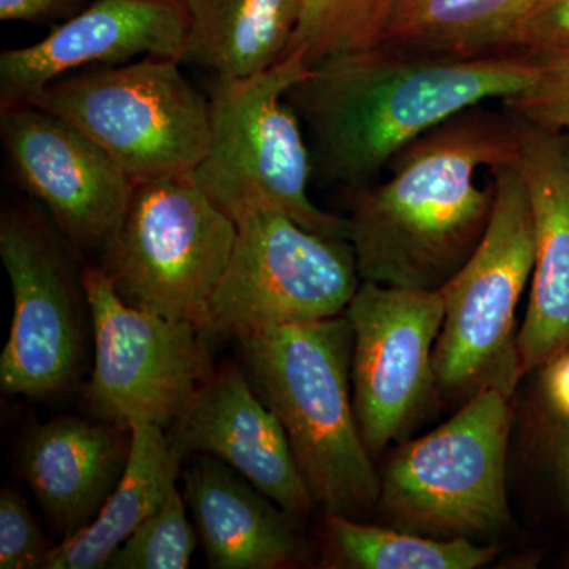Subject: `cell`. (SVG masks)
Here are the masks:
<instances>
[{
    "instance_id": "obj_1",
    "label": "cell",
    "mask_w": 569,
    "mask_h": 569,
    "mask_svg": "<svg viewBox=\"0 0 569 569\" xmlns=\"http://www.w3.org/2000/svg\"><path fill=\"white\" fill-rule=\"evenodd\" d=\"M485 104L406 146L387 181L350 192L347 239L361 282L438 291L470 260L496 203L492 176L478 186L479 170L518 160L507 112Z\"/></svg>"
},
{
    "instance_id": "obj_2",
    "label": "cell",
    "mask_w": 569,
    "mask_h": 569,
    "mask_svg": "<svg viewBox=\"0 0 569 569\" xmlns=\"http://www.w3.org/2000/svg\"><path fill=\"white\" fill-rule=\"evenodd\" d=\"M535 74L533 58L518 52L458 59L370 48L310 67L287 100L305 123L313 176L350 193L438 123L519 96Z\"/></svg>"
},
{
    "instance_id": "obj_3",
    "label": "cell",
    "mask_w": 569,
    "mask_h": 569,
    "mask_svg": "<svg viewBox=\"0 0 569 569\" xmlns=\"http://www.w3.org/2000/svg\"><path fill=\"white\" fill-rule=\"evenodd\" d=\"M250 385L279 419L313 500L359 519L380 501L381 477L356 418L353 329L346 313L234 339Z\"/></svg>"
},
{
    "instance_id": "obj_4",
    "label": "cell",
    "mask_w": 569,
    "mask_h": 569,
    "mask_svg": "<svg viewBox=\"0 0 569 569\" xmlns=\"http://www.w3.org/2000/svg\"><path fill=\"white\" fill-rule=\"evenodd\" d=\"M309 69L305 56L291 51L263 73L213 80L211 138L190 176L234 222L254 209H274L313 233L347 239L346 217L310 200L312 157L301 119L287 100Z\"/></svg>"
},
{
    "instance_id": "obj_5",
    "label": "cell",
    "mask_w": 569,
    "mask_h": 569,
    "mask_svg": "<svg viewBox=\"0 0 569 569\" xmlns=\"http://www.w3.org/2000/svg\"><path fill=\"white\" fill-rule=\"evenodd\" d=\"M492 217L481 242L443 288L445 320L433 353L436 383L448 391L497 388L512 397L520 377L516 312L533 276L537 239L518 164L490 170Z\"/></svg>"
},
{
    "instance_id": "obj_6",
    "label": "cell",
    "mask_w": 569,
    "mask_h": 569,
    "mask_svg": "<svg viewBox=\"0 0 569 569\" xmlns=\"http://www.w3.org/2000/svg\"><path fill=\"white\" fill-rule=\"evenodd\" d=\"M181 66L159 56L97 66L50 82L28 103L73 123L133 183L192 173L208 151L211 118Z\"/></svg>"
},
{
    "instance_id": "obj_7",
    "label": "cell",
    "mask_w": 569,
    "mask_h": 569,
    "mask_svg": "<svg viewBox=\"0 0 569 569\" xmlns=\"http://www.w3.org/2000/svg\"><path fill=\"white\" fill-rule=\"evenodd\" d=\"M511 397L482 388L458 413L389 459L378 507L430 537L497 533L511 523L507 456Z\"/></svg>"
},
{
    "instance_id": "obj_8",
    "label": "cell",
    "mask_w": 569,
    "mask_h": 569,
    "mask_svg": "<svg viewBox=\"0 0 569 569\" xmlns=\"http://www.w3.org/2000/svg\"><path fill=\"white\" fill-rule=\"evenodd\" d=\"M238 236L190 173L134 183L103 271L116 293L142 312L201 329Z\"/></svg>"
},
{
    "instance_id": "obj_9",
    "label": "cell",
    "mask_w": 569,
    "mask_h": 569,
    "mask_svg": "<svg viewBox=\"0 0 569 569\" xmlns=\"http://www.w3.org/2000/svg\"><path fill=\"white\" fill-rule=\"evenodd\" d=\"M236 227L233 252L201 325L208 339L346 313L361 284L348 239L313 233L274 209L247 212Z\"/></svg>"
},
{
    "instance_id": "obj_10",
    "label": "cell",
    "mask_w": 569,
    "mask_h": 569,
    "mask_svg": "<svg viewBox=\"0 0 569 569\" xmlns=\"http://www.w3.org/2000/svg\"><path fill=\"white\" fill-rule=\"evenodd\" d=\"M81 283L96 339L89 410L127 430L138 419L173 427L212 373L208 337L123 302L102 266L86 269Z\"/></svg>"
},
{
    "instance_id": "obj_11",
    "label": "cell",
    "mask_w": 569,
    "mask_h": 569,
    "mask_svg": "<svg viewBox=\"0 0 569 569\" xmlns=\"http://www.w3.org/2000/svg\"><path fill=\"white\" fill-rule=\"evenodd\" d=\"M0 258L13 290L9 340L0 356V387L40 399L73 383L81 359L80 291L51 224L26 206L0 219Z\"/></svg>"
},
{
    "instance_id": "obj_12",
    "label": "cell",
    "mask_w": 569,
    "mask_h": 569,
    "mask_svg": "<svg viewBox=\"0 0 569 569\" xmlns=\"http://www.w3.org/2000/svg\"><path fill=\"white\" fill-rule=\"evenodd\" d=\"M353 329L351 383L359 430L376 459L436 385L433 353L445 320L441 291L361 282L346 310Z\"/></svg>"
},
{
    "instance_id": "obj_13",
    "label": "cell",
    "mask_w": 569,
    "mask_h": 569,
    "mask_svg": "<svg viewBox=\"0 0 569 569\" xmlns=\"http://www.w3.org/2000/svg\"><path fill=\"white\" fill-rule=\"evenodd\" d=\"M0 134L18 183L66 238L82 249H104L134 189L110 153L73 123L29 103L0 110Z\"/></svg>"
},
{
    "instance_id": "obj_14",
    "label": "cell",
    "mask_w": 569,
    "mask_h": 569,
    "mask_svg": "<svg viewBox=\"0 0 569 569\" xmlns=\"http://www.w3.org/2000/svg\"><path fill=\"white\" fill-rule=\"evenodd\" d=\"M189 31L182 0H96L43 40L0 54V110L20 107L70 71L137 56L179 61Z\"/></svg>"
},
{
    "instance_id": "obj_15",
    "label": "cell",
    "mask_w": 569,
    "mask_h": 569,
    "mask_svg": "<svg viewBox=\"0 0 569 569\" xmlns=\"http://www.w3.org/2000/svg\"><path fill=\"white\" fill-rule=\"evenodd\" d=\"M533 213L537 257L519 329L523 373L569 348V133L505 111Z\"/></svg>"
},
{
    "instance_id": "obj_16",
    "label": "cell",
    "mask_w": 569,
    "mask_h": 569,
    "mask_svg": "<svg viewBox=\"0 0 569 569\" xmlns=\"http://www.w3.org/2000/svg\"><path fill=\"white\" fill-rule=\"evenodd\" d=\"M170 438L182 455L222 460L284 512L306 516L317 505L283 427L239 362L209 376Z\"/></svg>"
},
{
    "instance_id": "obj_17",
    "label": "cell",
    "mask_w": 569,
    "mask_h": 569,
    "mask_svg": "<svg viewBox=\"0 0 569 569\" xmlns=\"http://www.w3.org/2000/svg\"><path fill=\"white\" fill-rule=\"evenodd\" d=\"M111 422L52 419L22 445L20 473L62 539L88 527L118 486L132 436Z\"/></svg>"
},
{
    "instance_id": "obj_18",
    "label": "cell",
    "mask_w": 569,
    "mask_h": 569,
    "mask_svg": "<svg viewBox=\"0 0 569 569\" xmlns=\"http://www.w3.org/2000/svg\"><path fill=\"white\" fill-rule=\"evenodd\" d=\"M183 498L213 569H276L298 552L284 509L222 460L203 456L183 471Z\"/></svg>"
},
{
    "instance_id": "obj_19",
    "label": "cell",
    "mask_w": 569,
    "mask_h": 569,
    "mask_svg": "<svg viewBox=\"0 0 569 569\" xmlns=\"http://www.w3.org/2000/svg\"><path fill=\"white\" fill-rule=\"evenodd\" d=\"M130 452L118 486L88 527L51 549L41 569H100L162 507L181 473L182 452L152 422L129 427Z\"/></svg>"
},
{
    "instance_id": "obj_20",
    "label": "cell",
    "mask_w": 569,
    "mask_h": 569,
    "mask_svg": "<svg viewBox=\"0 0 569 569\" xmlns=\"http://www.w3.org/2000/svg\"><path fill=\"white\" fill-rule=\"evenodd\" d=\"M189 31L179 62L213 80H241L271 69L293 40L302 0H182Z\"/></svg>"
},
{
    "instance_id": "obj_21",
    "label": "cell",
    "mask_w": 569,
    "mask_h": 569,
    "mask_svg": "<svg viewBox=\"0 0 569 569\" xmlns=\"http://www.w3.org/2000/svg\"><path fill=\"white\" fill-rule=\"evenodd\" d=\"M537 0H387L373 48L425 58L508 52Z\"/></svg>"
},
{
    "instance_id": "obj_22",
    "label": "cell",
    "mask_w": 569,
    "mask_h": 569,
    "mask_svg": "<svg viewBox=\"0 0 569 569\" xmlns=\"http://www.w3.org/2000/svg\"><path fill=\"white\" fill-rule=\"evenodd\" d=\"M326 526L343 561L359 569H477L501 550L467 537L429 538L340 515H328Z\"/></svg>"
},
{
    "instance_id": "obj_23",
    "label": "cell",
    "mask_w": 569,
    "mask_h": 569,
    "mask_svg": "<svg viewBox=\"0 0 569 569\" xmlns=\"http://www.w3.org/2000/svg\"><path fill=\"white\" fill-rule=\"evenodd\" d=\"M387 0H302L301 18L287 52L310 67L376 44Z\"/></svg>"
},
{
    "instance_id": "obj_24",
    "label": "cell",
    "mask_w": 569,
    "mask_h": 569,
    "mask_svg": "<svg viewBox=\"0 0 569 569\" xmlns=\"http://www.w3.org/2000/svg\"><path fill=\"white\" fill-rule=\"evenodd\" d=\"M186 498L174 486L162 507L144 520L108 560L111 569H186L197 549V529Z\"/></svg>"
},
{
    "instance_id": "obj_25",
    "label": "cell",
    "mask_w": 569,
    "mask_h": 569,
    "mask_svg": "<svg viewBox=\"0 0 569 569\" xmlns=\"http://www.w3.org/2000/svg\"><path fill=\"white\" fill-rule=\"evenodd\" d=\"M531 58L537 63L533 82L503 100V110L569 133V47Z\"/></svg>"
},
{
    "instance_id": "obj_26",
    "label": "cell",
    "mask_w": 569,
    "mask_h": 569,
    "mask_svg": "<svg viewBox=\"0 0 569 569\" xmlns=\"http://www.w3.org/2000/svg\"><path fill=\"white\" fill-rule=\"evenodd\" d=\"M54 546L44 539L24 497L14 489L0 493V569L41 568Z\"/></svg>"
},
{
    "instance_id": "obj_27",
    "label": "cell",
    "mask_w": 569,
    "mask_h": 569,
    "mask_svg": "<svg viewBox=\"0 0 569 569\" xmlns=\"http://www.w3.org/2000/svg\"><path fill=\"white\" fill-rule=\"evenodd\" d=\"M569 47V0H537L508 43V52L537 56Z\"/></svg>"
},
{
    "instance_id": "obj_28",
    "label": "cell",
    "mask_w": 569,
    "mask_h": 569,
    "mask_svg": "<svg viewBox=\"0 0 569 569\" xmlns=\"http://www.w3.org/2000/svg\"><path fill=\"white\" fill-rule=\"evenodd\" d=\"M84 7L86 0H0V21L63 22Z\"/></svg>"
},
{
    "instance_id": "obj_29",
    "label": "cell",
    "mask_w": 569,
    "mask_h": 569,
    "mask_svg": "<svg viewBox=\"0 0 569 569\" xmlns=\"http://www.w3.org/2000/svg\"><path fill=\"white\" fill-rule=\"evenodd\" d=\"M545 392L552 410L569 421V348L546 365Z\"/></svg>"
},
{
    "instance_id": "obj_30",
    "label": "cell",
    "mask_w": 569,
    "mask_h": 569,
    "mask_svg": "<svg viewBox=\"0 0 569 569\" xmlns=\"http://www.w3.org/2000/svg\"><path fill=\"white\" fill-rule=\"evenodd\" d=\"M569 425V421H568ZM560 468L561 477H563L565 490H567V498L569 505V426L560 443Z\"/></svg>"
}]
</instances>
